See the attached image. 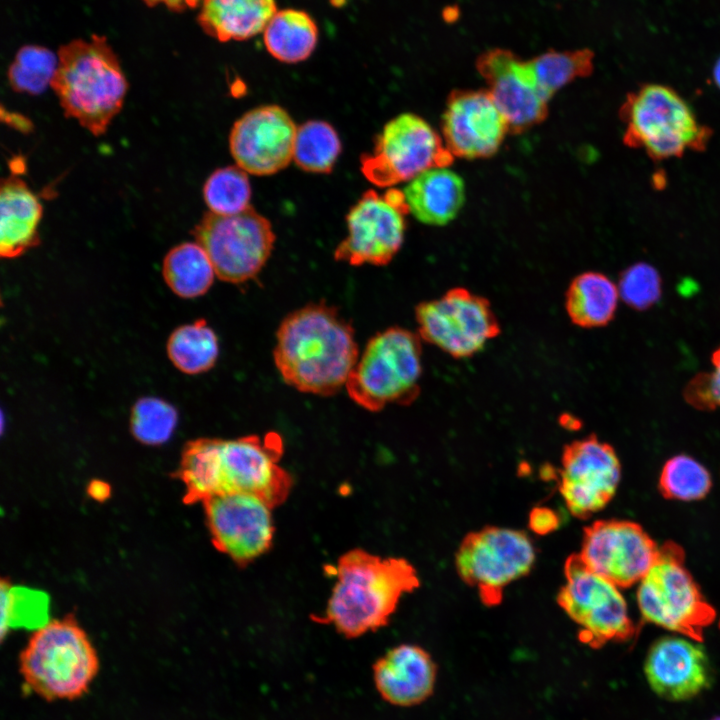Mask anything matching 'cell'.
Masks as SVG:
<instances>
[{"instance_id":"6da1fadb","label":"cell","mask_w":720,"mask_h":720,"mask_svg":"<svg viewBox=\"0 0 720 720\" xmlns=\"http://www.w3.org/2000/svg\"><path fill=\"white\" fill-rule=\"evenodd\" d=\"M280 434L246 435L235 439L198 438L182 451L176 476L184 485V503L204 502L217 495L243 493L271 508L290 494L293 479L279 461Z\"/></svg>"},{"instance_id":"7a4b0ae2","label":"cell","mask_w":720,"mask_h":720,"mask_svg":"<svg viewBox=\"0 0 720 720\" xmlns=\"http://www.w3.org/2000/svg\"><path fill=\"white\" fill-rule=\"evenodd\" d=\"M358 356L353 326L325 303L291 312L276 333L275 365L282 379L300 392L334 395L345 386Z\"/></svg>"},{"instance_id":"3957f363","label":"cell","mask_w":720,"mask_h":720,"mask_svg":"<svg viewBox=\"0 0 720 720\" xmlns=\"http://www.w3.org/2000/svg\"><path fill=\"white\" fill-rule=\"evenodd\" d=\"M335 574L325 613L317 621L332 624L347 638L385 626L401 597L420 586L417 571L408 560L383 558L361 548L344 553Z\"/></svg>"},{"instance_id":"277c9868","label":"cell","mask_w":720,"mask_h":720,"mask_svg":"<svg viewBox=\"0 0 720 720\" xmlns=\"http://www.w3.org/2000/svg\"><path fill=\"white\" fill-rule=\"evenodd\" d=\"M51 81L64 114L94 136L103 135L121 111L128 83L106 38L72 40L58 50Z\"/></svg>"},{"instance_id":"5b68a950","label":"cell","mask_w":720,"mask_h":720,"mask_svg":"<svg viewBox=\"0 0 720 720\" xmlns=\"http://www.w3.org/2000/svg\"><path fill=\"white\" fill-rule=\"evenodd\" d=\"M19 664L25 684L46 700L81 697L99 669L95 647L71 615L34 630Z\"/></svg>"},{"instance_id":"8992f818","label":"cell","mask_w":720,"mask_h":720,"mask_svg":"<svg viewBox=\"0 0 720 720\" xmlns=\"http://www.w3.org/2000/svg\"><path fill=\"white\" fill-rule=\"evenodd\" d=\"M625 125L623 142L653 160L703 151L712 137L689 104L671 87L645 84L629 93L619 110Z\"/></svg>"},{"instance_id":"52a82bcc","label":"cell","mask_w":720,"mask_h":720,"mask_svg":"<svg viewBox=\"0 0 720 720\" xmlns=\"http://www.w3.org/2000/svg\"><path fill=\"white\" fill-rule=\"evenodd\" d=\"M421 338L402 327L374 335L345 384L360 407L378 412L389 404L409 405L420 394Z\"/></svg>"},{"instance_id":"ba28073f","label":"cell","mask_w":720,"mask_h":720,"mask_svg":"<svg viewBox=\"0 0 720 720\" xmlns=\"http://www.w3.org/2000/svg\"><path fill=\"white\" fill-rule=\"evenodd\" d=\"M674 542L659 547L656 560L640 580L636 593L642 618L649 623L701 642L716 617L684 563Z\"/></svg>"},{"instance_id":"9c48e42d","label":"cell","mask_w":720,"mask_h":720,"mask_svg":"<svg viewBox=\"0 0 720 720\" xmlns=\"http://www.w3.org/2000/svg\"><path fill=\"white\" fill-rule=\"evenodd\" d=\"M535 560L534 544L524 531L486 526L463 537L455 568L486 607H495L502 602L505 588L528 575Z\"/></svg>"},{"instance_id":"30bf717a","label":"cell","mask_w":720,"mask_h":720,"mask_svg":"<svg viewBox=\"0 0 720 720\" xmlns=\"http://www.w3.org/2000/svg\"><path fill=\"white\" fill-rule=\"evenodd\" d=\"M557 603L579 627V640L592 648L630 640L636 628L619 587L587 567L579 553L564 565Z\"/></svg>"},{"instance_id":"8fae6325","label":"cell","mask_w":720,"mask_h":720,"mask_svg":"<svg viewBox=\"0 0 720 720\" xmlns=\"http://www.w3.org/2000/svg\"><path fill=\"white\" fill-rule=\"evenodd\" d=\"M219 279L239 284L266 264L276 240L270 221L253 207L233 214H204L192 231Z\"/></svg>"},{"instance_id":"7c38bea8","label":"cell","mask_w":720,"mask_h":720,"mask_svg":"<svg viewBox=\"0 0 720 720\" xmlns=\"http://www.w3.org/2000/svg\"><path fill=\"white\" fill-rule=\"evenodd\" d=\"M454 156L443 138L421 117L402 113L385 124L370 154L361 156V172L378 187L409 182L435 167H449Z\"/></svg>"},{"instance_id":"4fadbf2b","label":"cell","mask_w":720,"mask_h":720,"mask_svg":"<svg viewBox=\"0 0 720 720\" xmlns=\"http://www.w3.org/2000/svg\"><path fill=\"white\" fill-rule=\"evenodd\" d=\"M418 335L454 358H468L501 332L489 300L456 287L415 308Z\"/></svg>"},{"instance_id":"5bb4252c","label":"cell","mask_w":720,"mask_h":720,"mask_svg":"<svg viewBox=\"0 0 720 720\" xmlns=\"http://www.w3.org/2000/svg\"><path fill=\"white\" fill-rule=\"evenodd\" d=\"M408 212L403 191H366L346 216L348 235L334 259L354 266L388 264L402 246Z\"/></svg>"},{"instance_id":"9a60e30c","label":"cell","mask_w":720,"mask_h":720,"mask_svg":"<svg viewBox=\"0 0 720 720\" xmlns=\"http://www.w3.org/2000/svg\"><path fill=\"white\" fill-rule=\"evenodd\" d=\"M658 552V545L640 524L606 519L584 528L579 555L589 569L627 588L640 582Z\"/></svg>"},{"instance_id":"2e32d148","label":"cell","mask_w":720,"mask_h":720,"mask_svg":"<svg viewBox=\"0 0 720 720\" xmlns=\"http://www.w3.org/2000/svg\"><path fill=\"white\" fill-rule=\"evenodd\" d=\"M620 478L621 464L614 448L596 435L563 448L559 491L574 517L586 519L606 507Z\"/></svg>"},{"instance_id":"e0dca14e","label":"cell","mask_w":720,"mask_h":720,"mask_svg":"<svg viewBox=\"0 0 720 720\" xmlns=\"http://www.w3.org/2000/svg\"><path fill=\"white\" fill-rule=\"evenodd\" d=\"M214 547L237 565L246 566L272 546L275 527L271 508L243 493L217 495L203 502Z\"/></svg>"},{"instance_id":"ac0fdd59","label":"cell","mask_w":720,"mask_h":720,"mask_svg":"<svg viewBox=\"0 0 720 720\" xmlns=\"http://www.w3.org/2000/svg\"><path fill=\"white\" fill-rule=\"evenodd\" d=\"M476 68L509 132H523L546 118L549 99L538 85L530 60L525 61L510 50L494 48L479 55Z\"/></svg>"},{"instance_id":"d6986e66","label":"cell","mask_w":720,"mask_h":720,"mask_svg":"<svg viewBox=\"0 0 720 720\" xmlns=\"http://www.w3.org/2000/svg\"><path fill=\"white\" fill-rule=\"evenodd\" d=\"M297 128L281 106L262 105L247 111L229 135L236 165L257 176L281 171L293 160Z\"/></svg>"},{"instance_id":"ffe728a7","label":"cell","mask_w":720,"mask_h":720,"mask_svg":"<svg viewBox=\"0 0 720 720\" xmlns=\"http://www.w3.org/2000/svg\"><path fill=\"white\" fill-rule=\"evenodd\" d=\"M442 132L453 156L478 159L498 151L509 127L487 90H455L447 100Z\"/></svg>"},{"instance_id":"44dd1931","label":"cell","mask_w":720,"mask_h":720,"mask_svg":"<svg viewBox=\"0 0 720 720\" xmlns=\"http://www.w3.org/2000/svg\"><path fill=\"white\" fill-rule=\"evenodd\" d=\"M644 674L654 693L669 701L689 700L709 688L712 680L705 649L685 636L656 640L647 653Z\"/></svg>"},{"instance_id":"7402d4cb","label":"cell","mask_w":720,"mask_h":720,"mask_svg":"<svg viewBox=\"0 0 720 720\" xmlns=\"http://www.w3.org/2000/svg\"><path fill=\"white\" fill-rule=\"evenodd\" d=\"M377 691L390 704L409 707L428 699L435 687L437 665L429 652L415 644L388 650L373 665Z\"/></svg>"},{"instance_id":"603a6c76","label":"cell","mask_w":720,"mask_h":720,"mask_svg":"<svg viewBox=\"0 0 720 720\" xmlns=\"http://www.w3.org/2000/svg\"><path fill=\"white\" fill-rule=\"evenodd\" d=\"M0 255L15 258L40 244L42 204L17 175L3 178L0 189Z\"/></svg>"},{"instance_id":"cb8c5ba5","label":"cell","mask_w":720,"mask_h":720,"mask_svg":"<svg viewBox=\"0 0 720 720\" xmlns=\"http://www.w3.org/2000/svg\"><path fill=\"white\" fill-rule=\"evenodd\" d=\"M403 193L409 213L424 224L440 226L459 213L465 200V185L448 167H435L407 182Z\"/></svg>"},{"instance_id":"d4e9b609","label":"cell","mask_w":720,"mask_h":720,"mask_svg":"<svg viewBox=\"0 0 720 720\" xmlns=\"http://www.w3.org/2000/svg\"><path fill=\"white\" fill-rule=\"evenodd\" d=\"M276 12L275 0H201L198 23L220 42L243 41L263 32Z\"/></svg>"},{"instance_id":"484cf974","label":"cell","mask_w":720,"mask_h":720,"mask_svg":"<svg viewBox=\"0 0 720 720\" xmlns=\"http://www.w3.org/2000/svg\"><path fill=\"white\" fill-rule=\"evenodd\" d=\"M617 285L606 275L589 271L570 283L565 308L575 325L582 328L606 326L613 318L619 298Z\"/></svg>"},{"instance_id":"4316f807","label":"cell","mask_w":720,"mask_h":720,"mask_svg":"<svg viewBox=\"0 0 720 720\" xmlns=\"http://www.w3.org/2000/svg\"><path fill=\"white\" fill-rule=\"evenodd\" d=\"M318 27L305 11H277L263 31V42L272 57L283 63L306 60L318 42Z\"/></svg>"},{"instance_id":"83f0119b","label":"cell","mask_w":720,"mask_h":720,"mask_svg":"<svg viewBox=\"0 0 720 720\" xmlns=\"http://www.w3.org/2000/svg\"><path fill=\"white\" fill-rule=\"evenodd\" d=\"M162 274L174 294L190 299L209 290L215 270L207 253L197 242H185L166 254Z\"/></svg>"},{"instance_id":"f1b7e54d","label":"cell","mask_w":720,"mask_h":720,"mask_svg":"<svg viewBox=\"0 0 720 720\" xmlns=\"http://www.w3.org/2000/svg\"><path fill=\"white\" fill-rule=\"evenodd\" d=\"M167 355L181 372L196 375L207 372L219 355L218 338L204 319L177 327L167 341Z\"/></svg>"},{"instance_id":"f546056e","label":"cell","mask_w":720,"mask_h":720,"mask_svg":"<svg viewBox=\"0 0 720 720\" xmlns=\"http://www.w3.org/2000/svg\"><path fill=\"white\" fill-rule=\"evenodd\" d=\"M341 153L334 127L323 120H309L297 128L293 160L310 173H330Z\"/></svg>"},{"instance_id":"4dcf8cb0","label":"cell","mask_w":720,"mask_h":720,"mask_svg":"<svg viewBox=\"0 0 720 720\" xmlns=\"http://www.w3.org/2000/svg\"><path fill=\"white\" fill-rule=\"evenodd\" d=\"M537 82L548 99L568 83L589 76L594 54L589 49L547 51L530 60Z\"/></svg>"},{"instance_id":"1f68e13d","label":"cell","mask_w":720,"mask_h":720,"mask_svg":"<svg viewBox=\"0 0 720 720\" xmlns=\"http://www.w3.org/2000/svg\"><path fill=\"white\" fill-rule=\"evenodd\" d=\"M658 486L667 499L697 501L710 492L712 478L699 461L689 455L679 454L663 465Z\"/></svg>"},{"instance_id":"d6a6232c","label":"cell","mask_w":720,"mask_h":720,"mask_svg":"<svg viewBox=\"0 0 720 720\" xmlns=\"http://www.w3.org/2000/svg\"><path fill=\"white\" fill-rule=\"evenodd\" d=\"M58 55L39 45H25L15 55L8 69L11 88L19 93H43L55 75Z\"/></svg>"},{"instance_id":"836d02e7","label":"cell","mask_w":720,"mask_h":720,"mask_svg":"<svg viewBox=\"0 0 720 720\" xmlns=\"http://www.w3.org/2000/svg\"><path fill=\"white\" fill-rule=\"evenodd\" d=\"M247 174L236 165L216 169L207 178L203 197L210 212L233 215L250 207L251 186Z\"/></svg>"},{"instance_id":"e575fe53","label":"cell","mask_w":720,"mask_h":720,"mask_svg":"<svg viewBox=\"0 0 720 720\" xmlns=\"http://www.w3.org/2000/svg\"><path fill=\"white\" fill-rule=\"evenodd\" d=\"M177 421V411L170 403L156 397H143L132 407L130 430L139 442L160 445L170 439Z\"/></svg>"},{"instance_id":"d590c367","label":"cell","mask_w":720,"mask_h":720,"mask_svg":"<svg viewBox=\"0 0 720 720\" xmlns=\"http://www.w3.org/2000/svg\"><path fill=\"white\" fill-rule=\"evenodd\" d=\"M620 298L635 310H646L661 297L662 281L659 272L650 264L639 262L627 267L618 283Z\"/></svg>"},{"instance_id":"8d00e7d4","label":"cell","mask_w":720,"mask_h":720,"mask_svg":"<svg viewBox=\"0 0 720 720\" xmlns=\"http://www.w3.org/2000/svg\"><path fill=\"white\" fill-rule=\"evenodd\" d=\"M711 362L713 370L697 374L684 390L686 401L697 409L720 407V346L713 352Z\"/></svg>"},{"instance_id":"74e56055","label":"cell","mask_w":720,"mask_h":720,"mask_svg":"<svg viewBox=\"0 0 720 720\" xmlns=\"http://www.w3.org/2000/svg\"><path fill=\"white\" fill-rule=\"evenodd\" d=\"M559 526L557 514L546 507H536L529 515V527L539 535H545Z\"/></svg>"},{"instance_id":"f35d334b","label":"cell","mask_w":720,"mask_h":720,"mask_svg":"<svg viewBox=\"0 0 720 720\" xmlns=\"http://www.w3.org/2000/svg\"><path fill=\"white\" fill-rule=\"evenodd\" d=\"M143 2L149 7L162 4L174 12H183L200 6L201 0H143Z\"/></svg>"},{"instance_id":"ab89813d","label":"cell","mask_w":720,"mask_h":720,"mask_svg":"<svg viewBox=\"0 0 720 720\" xmlns=\"http://www.w3.org/2000/svg\"><path fill=\"white\" fill-rule=\"evenodd\" d=\"M89 492L91 496L98 499L99 497L104 498L108 496L109 487L104 482L94 481L89 486Z\"/></svg>"},{"instance_id":"60d3db41","label":"cell","mask_w":720,"mask_h":720,"mask_svg":"<svg viewBox=\"0 0 720 720\" xmlns=\"http://www.w3.org/2000/svg\"><path fill=\"white\" fill-rule=\"evenodd\" d=\"M713 81L716 86L720 89V57L716 61L712 70Z\"/></svg>"},{"instance_id":"b9f144b4","label":"cell","mask_w":720,"mask_h":720,"mask_svg":"<svg viewBox=\"0 0 720 720\" xmlns=\"http://www.w3.org/2000/svg\"><path fill=\"white\" fill-rule=\"evenodd\" d=\"M712 720H720V716H719V717H716V718H713Z\"/></svg>"},{"instance_id":"7bdbcfd3","label":"cell","mask_w":720,"mask_h":720,"mask_svg":"<svg viewBox=\"0 0 720 720\" xmlns=\"http://www.w3.org/2000/svg\"><path fill=\"white\" fill-rule=\"evenodd\" d=\"M719 628H720V621H719Z\"/></svg>"}]
</instances>
